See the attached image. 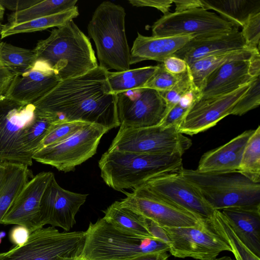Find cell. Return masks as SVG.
I'll return each instance as SVG.
<instances>
[{"mask_svg": "<svg viewBox=\"0 0 260 260\" xmlns=\"http://www.w3.org/2000/svg\"><path fill=\"white\" fill-rule=\"evenodd\" d=\"M107 72L98 66L84 75L61 81L32 103L36 110L55 121H80L109 130L119 126L116 94L111 91Z\"/></svg>", "mask_w": 260, "mask_h": 260, "instance_id": "cell-1", "label": "cell"}, {"mask_svg": "<svg viewBox=\"0 0 260 260\" xmlns=\"http://www.w3.org/2000/svg\"><path fill=\"white\" fill-rule=\"evenodd\" d=\"M53 124L37 113L32 103L0 96V161L31 166L33 155Z\"/></svg>", "mask_w": 260, "mask_h": 260, "instance_id": "cell-2", "label": "cell"}, {"mask_svg": "<svg viewBox=\"0 0 260 260\" xmlns=\"http://www.w3.org/2000/svg\"><path fill=\"white\" fill-rule=\"evenodd\" d=\"M101 176L117 191L135 189L149 180L183 169L182 155L107 150L99 161Z\"/></svg>", "mask_w": 260, "mask_h": 260, "instance_id": "cell-3", "label": "cell"}, {"mask_svg": "<svg viewBox=\"0 0 260 260\" xmlns=\"http://www.w3.org/2000/svg\"><path fill=\"white\" fill-rule=\"evenodd\" d=\"M34 50L37 59L47 63L61 81L84 75L98 66L89 38L73 20L53 29Z\"/></svg>", "mask_w": 260, "mask_h": 260, "instance_id": "cell-4", "label": "cell"}, {"mask_svg": "<svg viewBox=\"0 0 260 260\" xmlns=\"http://www.w3.org/2000/svg\"><path fill=\"white\" fill-rule=\"evenodd\" d=\"M124 9L109 1L94 11L87 30L93 40L100 67L109 71L129 70L131 54L125 31Z\"/></svg>", "mask_w": 260, "mask_h": 260, "instance_id": "cell-5", "label": "cell"}, {"mask_svg": "<svg viewBox=\"0 0 260 260\" xmlns=\"http://www.w3.org/2000/svg\"><path fill=\"white\" fill-rule=\"evenodd\" d=\"M169 249V244L158 239L124 233L102 218L89 224L81 255L86 260H129Z\"/></svg>", "mask_w": 260, "mask_h": 260, "instance_id": "cell-6", "label": "cell"}, {"mask_svg": "<svg viewBox=\"0 0 260 260\" xmlns=\"http://www.w3.org/2000/svg\"><path fill=\"white\" fill-rule=\"evenodd\" d=\"M180 172L214 210L260 206V183L238 171L208 173L183 169Z\"/></svg>", "mask_w": 260, "mask_h": 260, "instance_id": "cell-7", "label": "cell"}, {"mask_svg": "<svg viewBox=\"0 0 260 260\" xmlns=\"http://www.w3.org/2000/svg\"><path fill=\"white\" fill-rule=\"evenodd\" d=\"M85 232H60L55 228H42L30 233L27 242L0 252V260H61L81 255Z\"/></svg>", "mask_w": 260, "mask_h": 260, "instance_id": "cell-8", "label": "cell"}, {"mask_svg": "<svg viewBox=\"0 0 260 260\" xmlns=\"http://www.w3.org/2000/svg\"><path fill=\"white\" fill-rule=\"evenodd\" d=\"M109 131L102 125L87 123L66 139L40 149L32 159L60 171H72L96 153L102 137Z\"/></svg>", "mask_w": 260, "mask_h": 260, "instance_id": "cell-9", "label": "cell"}, {"mask_svg": "<svg viewBox=\"0 0 260 260\" xmlns=\"http://www.w3.org/2000/svg\"><path fill=\"white\" fill-rule=\"evenodd\" d=\"M191 140L178 131L176 126L159 125L143 128L120 126L108 150L141 153L183 155Z\"/></svg>", "mask_w": 260, "mask_h": 260, "instance_id": "cell-10", "label": "cell"}, {"mask_svg": "<svg viewBox=\"0 0 260 260\" xmlns=\"http://www.w3.org/2000/svg\"><path fill=\"white\" fill-rule=\"evenodd\" d=\"M164 229L170 240L169 251L175 257L214 260L222 251L232 252L229 245L206 221L192 226Z\"/></svg>", "mask_w": 260, "mask_h": 260, "instance_id": "cell-11", "label": "cell"}, {"mask_svg": "<svg viewBox=\"0 0 260 260\" xmlns=\"http://www.w3.org/2000/svg\"><path fill=\"white\" fill-rule=\"evenodd\" d=\"M133 190L147 192L165 200L206 221L215 211L198 189L180 172L157 176Z\"/></svg>", "mask_w": 260, "mask_h": 260, "instance_id": "cell-12", "label": "cell"}, {"mask_svg": "<svg viewBox=\"0 0 260 260\" xmlns=\"http://www.w3.org/2000/svg\"><path fill=\"white\" fill-rule=\"evenodd\" d=\"M236 27L216 13L200 8L164 15L153 24L152 36L200 37L228 32Z\"/></svg>", "mask_w": 260, "mask_h": 260, "instance_id": "cell-13", "label": "cell"}, {"mask_svg": "<svg viewBox=\"0 0 260 260\" xmlns=\"http://www.w3.org/2000/svg\"><path fill=\"white\" fill-rule=\"evenodd\" d=\"M116 97L119 126L138 128L155 126L164 116L166 102L154 89H136L118 93Z\"/></svg>", "mask_w": 260, "mask_h": 260, "instance_id": "cell-14", "label": "cell"}, {"mask_svg": "<svg viewBox=\"0 0 260 260\" xmlns=\"http://www.w3.org/2000/svg\"><path fill=\"white\" fill-rule=\"evenodd\" d=\"M126 198L120 204L142 217L164 228H182L197 225L206 221L165 200L147 192L124 191Z\"/></svg>", "mask_w": 260, "mask_h": 260, "instance_id": "cell-15", "label": "cell"}, {"mask_svg": "<svg viewBox=\"0 0 260 260\" xmlns=\"http://www.w3.org/2000/svg\"><path fill=\"white\" fill-rule=\"evenodd\" d=\"M250 83L228 94L197 100L186 113L178 131L183 135H193L215 125L231 115L235 105L247 90Z\"/></svg>", "mask_w": 260, "mask_h": 260, "instance_id": "cell-16", "label": "cell"}, {"mask_svg": "<svg viewBox=\"0 0 260 260\" xmlns=\"http://www.w3.org/2000/svg\"><path fill=\"white\" fill-rule=\"evenodd\" d=\"M87 196L63 189L53 176L41 201L39 228L50 224L69 232L76 223L75 216Z\"/></svg>", "mask_w": 260, "mask_h": 260, "instance_id": "cell-17", "label": "cell"}, {"mask_svg": "<svg viewBox=\"0 0 260 260\" xmlns=\"http://www.w3.org/2000/svg\"><path fill=\"white\" fill-rule=\"evenodd\" d=\"M53 176L51 172H43L28 180L4 216L1 224L24 226L30 233L40 229L39 222L41 201Z\"/></svg>", "mask_w": 260, "mask_h": 260, "instance_id": "cell-18", "label": "cell"}, {"mask_svg": "<svg viewBox=\"0 0 260 260\" xmlns=\"http://www.w3.org/2000/svg\"><path fill=\"white\" fill-rule=\"evenodd\" d=\"M61 81L47 63L37 59L30 70L15 76L5 96L21 103H33Z\"/></svg>", "mask_w": 260, "mask_h": 260, "instance_id": "cell-19", "label": "cell"}, {"mask_svg": "<svg viewBox=\"0 0 260 260\" xmlns=\"http://www.w3.org/2000/svg\"><path fill=\"white\" fill-rule=\"evenodd\" d=\"M248 48L239 28L223 33L195 37L173 55L187 64L210 55Z\"/></svg>", "mask_w": 260, "mask_h": 260, "instance_id": "cell-20", "label": "cell"}, {"mask_svg": "<svg viewBox=\"0 0 260 260\" xmlns=\"http://www.w3.org/2000/svg\"><path fill=\"white\" fill-rule=\"evenodd\" d=\"M249 59L231 60L213 71L202 84L200 98L228 94L250 83Z\"/></svg>", "mask_w": 260, "mask_h": 260, "instance_id": "cell-21", "label": "cell"}, {"mask_svg": "<svg viewBox=\"0 0 260 260\" xmlns=\"http://www.w3.org/2000/svg\"><path fill=\"white\" fill-rule=\"evenodd\" d=\"M253 132L246 131L224 145L205 153L197 170L208 173L238 171L245 146Z\"/></svg>", "mask_w": 260, "mask_h": 260, "instance_id": "cell-22", "label": "cell"}, {"mask_svg": "<svg viewBox=\"0 0 260 260\" xmlns=\"http://www.w3.org/2000/svg\"><path fill=\"white\" fill-rule=\"evenodd\" d=\"M194 37L192 35L147 37L138 33L130 51V64L146 60L164 61Z\"/></svg>", "mask_w": 260, "mask_h": 260, "instance_id": "cell-23", "label": "cell"}, {"mask_svg": "<svg viewBox=\"0 0 260 260\" xmlns=\"http://www.w3.org/2000/svg\"><path fill=\"white\" fill-rule=\"evenodd\" d=\"M221 212L237 237L260 258V206L229 208Z\"/></svg>", "mask_w": 260, "mask_h": 260, "instance_id": "cell-24", "label": "cell"}, {"mask_svg": "<svg viewBox=\"0 0 260 260\" xmlns=\"http://www.w3.org/2000/svg\"><path fill=\"white\" fill-rule=\"evenodd\" d=\"M30 174L25 165L0 161V224Z\"/></svg>", "mask_w": 260, "mask_h": 260, "instance_id": "cell-25", "label": "cell"}, {"mask_svg": "<svg viewBox=\"0 0 260 260\" xmlns=\"http://www.w3.org/2000/svg\"><path fill=\"white\" fill-rule=\"evenodd\" d=\"M202 8L217 12L224 20L239 28L249 16L260 12L259 0H201Z\"/></svg>", "mask_w": 260, "mask_h": 260, "instance_id": "cell-26", "label": "cell"}, {"mask_svg": "<svg viewBox=\"0 0 260 260\" xmlns=\"http://www.w3.org/2000/svg\"><path fill=\"white\" fill-rule=\"evenodd\" d=\"M257 51L247 48L223 52L202 58L188 63V70L195 87L200 90L206 78L223 64L234 60H248Z\"/></svg>", "mask_w": 260, "mask_h": 260, "instance_id": "cell-27", "label": "cell"}, {"mask_svg": "<svg viewBox=\"0 0 260 260\" xmlns=\"http://www.w3.org/2000/svg\"><path fill=\"white\" fill-rule=\"evenodd\" d=\"M103 212V218L118 230L140 237L153 238L145 226L144 217L122 206L119 201L114 202Z\"/></svg>", "mask_w": 260, "mask_h": 260, "instance_id": "cell-28", "label": "cell"}, {"mask_svg": "<svg viewBox=\"0 0 260 260\" xmlns=\"http://www.w3.org/2000/svg\"><path fill=\"white\" fill-rule=\"evenodd\" d=\"M79 11L77 6L69 10L49 16L42 17L18 24L3 25L1 38L21 33L31 32L46 29L52 27L62 26L77 17Z\"/></svg>", "mask_w": 260, "mask_h": 260, "instance_id": "cell-29", "label": "cell"}, {"mask_svg": "<svg viewBox=\"0 0 260 260\" xmlns=\"http://www.w3.org/2000/svg\"><path fill=\"white\" fill-rule=\"evenodd\" d=\"M157 66H147L123 72H107L111 91L115 94L143 88L152 76Z\"/></svg>", "mask_w": 260, "mask_h": 260, "instance_id": "cell-30", "label": "cell"}, {"mask_svg": "<svg viewBox=\"0 0 260 260\" xmlns=\"http://www.w3.org/2000/svg\"><path fill=\"white\" fill-rule=\"evenodd\" d=\"M206 222L229 245L236 260H260L237 237L221 211L215 210Z\"/></svg>", "mask_w": 260, "mask_h": 260, "instance_id": "cell-31", "label": "cell"}, {"mask_svg": "<svg viewBox=\"0 0 260 260\" xmlns=\"http://www.w3.org/2000/svg\"><path fill=\"white\" fill-rule=\"evenodd\" d=\"M77 2V0H39L25 10L10 14L8 23H21L57 14L75 7Z\"/></svg>", "mask_w": 260, "mask_h": 260, "instance_id": "cell-32", "label": "cell"}, {"mask_svg": "<svg viewBox=\"0 0 260 260\" xmlns=\"http://www.w3.org/2000/svg\"><path fill=\"white\" fill-rule=\"evenodd\" d=\"M0 59L15 76L30 70L37 59L34 49L20 48L4 42H0Z\"/></svg>", "mask_w": 260, "mask_h": 260, "instance_id": "cell-33", "label": "cell"}, {"mask_svg": "<svg viewBox=\"0 0 260 260\" xmlns=\"http://www.w3.org/2000/svg\"><path fill=\"white\" fill-rule=\"evenodd\" d=\"M249 179L260 183V127L249 137L245 146L238 170Z\"/></svg>", "mask_w": 260, "mask_h": 260, "instance_id": "cell-34", "label": "cell"}, {"mask_svg": "<svg viewBox=\"0 0 260 260\" xmlns=\"http://www.w3.org/2000/svg\"><path fill=\"white\" fill-rule=\"evenodd\" d=\"M86 123H87L80 121L59 120L56 121L52 125L43 139L40 149L66 139Z\"/></svg>", "mask_w": 260, "mask_h": 260, "instance_id": "cell-35", "label": "cell"}, {"mask_svg": "<svg viewBox=\"0 0 260 260\" xmlns=\"http://www.w3.org/2000/svg\"><path fill=\"white\" fill-rule=\"evenodd\" d=\"M260 104L259 76L253 78L246 92L235 105L231 115L241 116Z\"/></svg>", "mask_w": 260, "mask_h": 260, "instance_id": "cell-36", "label": "cell"}, {"mask_svg": "<svg viewBox=\"0 0 260 260\" xmlns=\"http://www.w3.org/2000/svg\"><path fill=\"white\" fill-rule=\"evenodd\" d=\"M195 87L188 69L186 72L181 75L179 80L170 90L158 92L166 104L165 115L178 103L183 95Z\"/></svg>", "mask_w": 260, "mask_h": 260, "instance_id": "cell-37", "label": "cell"}, {"mask_svg": "<svg viewBox=\"0 0 260 260\" xmlns=\"http://www.w3.org/2000/svg\"><path fill=\"white\" fill-rule=\"evenodd\" d=\"M180 75H174L167 72L162 63L157 65L153 74L143 88L154 89L158 92L170 90L179 80Z\"/></svg>", "mask_w": 260, "mask_h": 260, "instance_id": "cell-38", "label": "cell"}, {"mask_svg": "<svg viewBox=\"0 0 260 260\" xmlns=\"http://www.w3.org/2000/svg\"><path fill=\"white\" fill-rule=\"evenodd\" d=\"M241 32L246 46L249 49L259 51L260 12L249 16Z\"/></svg>", "mask_w": 260, "mask_h": 260, "instance_id": "cell-39", "label": "cell"}, {"mask_svg": "<svg viewBox=\"0 0 260 260\" xmlns=\"http://www.w3.org/2000/svg\"><path fill=\"white\" fill-rule=\"evenodd\" d=\"M188 109L176 104L165 115L158 125L164 128L171 126L178 127Z\"/></svg>", "mask_w": 260, "mask_h": 260, "instance_id": "cell-40", "label": "cell"}, {"mask_svg": "<svg viewBox=\"0 0 260 260\" xmlns=\"http://www.w3.org/2000/svg\"><path fill=\"white\" fill-rule=\"evenodd\" d=\"M161 63L165 69L174 75H180L188 69V64L185 61L173 55L166 58Z\"/></svg>", "mask_w": 260, "mask_h": 260, "instance_id": "cell-41", "label": "cell"}, {"mask_svg": "<svg viewBox=\"0 0 260 260\" xmlns=\"http://www.w3.org/2000/svg\"><path fill=\"white\" fill-rule=\"evenodd\" d=\"M128 2L133 6L153 7L161 11L164 15L169 13L173 4L172 0H129Z\"/></svg>", "mask_w": 260, "mask_h": 260, "instance_id": "cell-42", "label": "cell"}, {"mask_svg": "<svg viewBox=\"0 0 260 260\" xmlns=\"http://www.w3.org/2000/svg\"><path fill=\"white\" fill-rule=\"evenodd\" d=\"M29 230L22 225H17L10 233V239L15 246H20L26 243L30 236Z\"/></svg>", "mask_w": 260, "mask_h": 260, "instance_id": "cell-43", "label": "cell"}, {"mask_svg": "<svg viewBox=\"0 0 260 260\" xmlns=\"http://www.w3.org/2000/svg\"><path fill=\"white\" fill-rule=\"evenodd\" d=\"M144 222L147 230L153 238L158 239L169 245V238L164 227L144 217Z\"/></svg>", "mask_w": 260, "mask_h": 260, "instance_id": "cell-44", "label": "cell"}, {"mask_svg": "<svg viewBox=\"0 0 260 260\" xmlns=\"http://www.w3.org/2000/svg\"><path fill=\"white\" fill-rule=\"evenodd\" d=\"M14 77L0 59V96L5 95Z\"/></svg>", "mask_w": 260, "mask_h": 260, "instance_id": "cell-45", "label": "cell"}, {"mask_svg": "<svg viewBox=\"0 0 260 260\" xmlns=\"http://www.w3.org/2000/svg\"><path fill=\"white\" fill-rule=\"evenodd\" d=\"M39 1V0H0V3L4 8H6L14 12L25 10L26 8L35 5Z\"/></svg>", "mask_w": 260, "mask_h": 260, "instance_id": "cell-46", "label": "cell"}, {"mask_svg": "<svg viewBox=\"0 0 260 260\" xmlns=\"http://www.w3.org/2000/svg\"><path fill=\"white\" fill-rule=\"evenodd\" d=\"M175 5V12H182L196 8H202L201 0H172Z\"/></svg>", "mask_w": 260, "mask_h": 260, "instance_id": "cell-47", "label": "cell"}, {"mask_svg": "<svg viewBox=\"0 0 260 260\" xmlns=\"http://www.w3.org/2000/svg\"><path fill=\"white\" fill-rule=\"evenodd\" d=\"M249 75L252 78L259 76L260 74V55L259 51L254 52L249 59Z\"/></svg>", "mask_w": 260, "mask_h": 260, "instance_id": "cell-48", "label": "cell"}, {"mask_svg": "<svg viewBox=\"0 0 260 260\" xmlns=\"http://www.w3.org/2000/svg\"><path fill=\"white\" fill-rule=\"evenodd\" d=\"M168 257L167 252H161L142 254L129 260H168Z\"/></svg>", "mask_w": 260, "mask_h": 260, "instance_id": "cell-49", "label": "cell"}, {"mask_svg": "<svg viewBox=\"0 0 260 260\" xmlns=\"http://www.w3.org/2000/svg\"><path fill=\"white\" fill-rule=\"evenodd\" d=\"M61 260H86L81 255L68 257H62Z\"/></svg>", "mask_w": 260, "mask_h": 260, "instance_id": "cell-50", "label": "cell"}, {"mask_svg": "<svg viewBox=\"0 0 260 260\" xmlns=\"http://www.w3.org/2000/svg\"><path fill=\"white\" fill-rule=\"evenodd\" d=\"M5 13V8L0 3V20H2L4 17Z\"/></svg>", "mask_w": 260, "mask_h": 260, "instance_id": "cell-51", "label": "cell"}, {"mask_svg": "<svg viewBox=\"0 0 260 260\" xmlns=\"http://www.w3.org/2000/svg\"><path fill=\"white\" fill-rule=\"evenodd\" d=\"M214 260H233V259H232L231 257L230 256H224L221 257L220 258H216Z\"/></svg>", "mask_w": 260, "mask_h": 260, "instance_id": "cell-52", "label": "cell"}, {"mask_svg": "<svg viewBox=\"0 0 260 260\" xmlns=\"http://www.w3.org/2000/svg\"><path fill=\"white\" fill-rule=\"evenodd\" d=\"M5 232H0V244L1 243V242H2V238L4 237H5Z\"/></svg>", "mask_w": 260, "mask_h": 260, "instance_id": "cell-53", "label": "cell"}, {"mask_svg": "<svg viewBox=\"0 0 260 260\" xmlns=\"http://www.w3.org/2000/svg\"><path fill=\"white\" fill-rule=\"evenodd\" d=\"M2 26H3V25H2L0 23V32H1V30L2 29Z\"/></svg>", "mask_w": 260, "mask_h": 260, "instance_id": "cell-54", "label": "cell"}]
</instances>
